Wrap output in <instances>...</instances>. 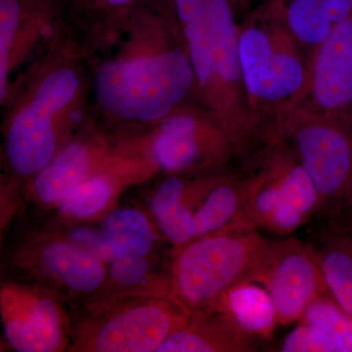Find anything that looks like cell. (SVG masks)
<instances>
[{"instance_id":"10","label":"cell","mask_w":352,"mask_h":352,"mask_svg":"<svg viewBox=\"0 0 352 352\" xmlns=\"http://www.w3.org/2000/svg\"><path fill=\"white\" fill-rule=\"evenodd\" d=\"M4 336L19 352H55L69 347L67 317L57 298L43 289L4 285L0 295Z\"/></svg>"},{"instance_id":"26","label":"cell","mask_w":352,"mask_h":352,"mask_svg":"<svg viewBox=\"0 0 352 352\" xmlns=\"http://www.w3.org/2000/svg\"><path fill=\"white\" fill-rule=\"evenodd\" d=\"M333 25H338L352 12V0H320Z\"/></svg>"},{"instance_id":"18","label":"cell","mask_w":352,"mask_h":352,"mask_svg":"<svg viewBox=\"0 0 352 352\" xmlns=\"http://www.w3.org/2000/svg\"><path fill=\"white\" fill-rule=\"evenodd\" d=\"M245 177L222 176L196 208L194 239L236 227L254 228L245 219Z\"/></svg>"},{"instance_id":"27","label":"cell","mask_w":352,"mask_h":352,"mask_svg":"<svg viewBox=\"0 0 352 352\" xmlns=\"http://www.w3.org/2000/svg\"><path fill=\"white\" fill-rule=\"evenodd\" d=\"M234 10L239 16H244L251 10L252 0H228Z\"/></svg>"},{"instance_id":"22","label":"cell","mask_w":352,"mask_h":352,"mask_svg":"<svg viewBox=\"0 0 352 352\" xmlns=\"http://www.w3.org/2000/svg\"><path fill=\"white\" fill-rule=\"evenodd\" d=\"M298 322L318 328L330 342L333 352H352V316L330 296L317 298Z\"/></svg>"},{"instance_id":"28","label":"cell","mask_w":352,"mask_h":352,"mask_svg":"<svg viewBox=\"0 0 352 352\" xmlns=\"http://www.w3.org/2000/svg\"><path fill=\"white\" fill-rule=\"evenodd\" d=\"M344 208H346L347 210H349V212H351V214L352 215V195L351 197V199H349V200L347 201L346 205L344 206Z\"/></svg>"},{"instance_id":"16","label":"cell","mask_w":352,"mask_h":352,"mask_svg":"<svg viewBox=\"0 0 352 352\" xmlns=\"http://www.w3.org/2000/svg\"><path fill=\"white\" fill-rule=\"evenodd\" d=\"M36 265L51 281L76 294L94 293L108 278L104 261L68 239L39 248Z\"/></svg>"},{"instance_id":"2","label":"cell","mask_w":352,"mask_h":352,"mask_svg":"<svg viewBox=\"0 0 352 352\" xmlns=\"http://www.w3.org/2000/svg\"><path fill=\"white\" fill-rule=\"evenodd\" d=\"M173 9L195 78V101L214 116L243 156L261 143L238 53L237 14L228 0H182Z\"/></svg>"},{"instance_id":"6","label":"cell","mask_w":352,"mask_h":352,"mask_svg":"<svg viewBox=\"0 0 352 352\" xmlns=\"http://www.w3.org/2000/svg\"><path fill=\"white\" fill-rule=\"evenodd\" d=\"M311 178L324 210L344 208L352 195V120L296 107L268 124Z\"/></svg>"},{"instance_id":"14","label":"cell","mask_w":352,"mask_h":352,"mask_svg":"<svg viewBox=\"0 0 352 352\" xmlns=\"http://www.w3.org/2000/svg\"><path fill=\"white\" fill-rule=\"evenodd\" d=\"M244 217L250 226L287 236L308 219L289 200L270 164L259 155L258 168L245 177Z\"/></svg>"},{"instance_id":"11","label":"cell","mask_w":352,"mask_h":352,"mask_svg":"<svg viewBox=\"0 0 352 352\" xmlns=\"http://www.w3.org/2000/svg\"><path fill=\"white\" fill-rule=\"evenodd\" d=\"M307 95L298 107L312 112L352 116V12L309 55Z\"/></svg>"},{"instance_id":"15","label":"cell","mask_w":352,"mask_h":352,"mask_svg":"<svg viewBox=\"0 0 352 352\" xmlns=\"http://www.w3.org/2000/svg\"><path fill=\"white\" fill-rule=\"evenodd\" d=\"M256 339L236 327L219 310L191 311L187 323L168 338L157 352H250Z\"/></svg>"},{"instance_id":"25","label":"cell","mask_w":352,"mask_h":352,"mask_svg":"<svg viewBox=\"0 0 352 352\" xmlns=\"http://www.w3.org/2000/svg\"><path fill=\"white\" fill-rule=\"evenodd\" d=\"M68 240L100 258L106 264L112 263L113 259L119 258L112 247L109 245L100 229L95 230L88 227H78L69 233Z\"/></svg>"},{"instance_id":"20","label":"cell","mask_w":352,"mask_h":352,"mask_svg":"<svg viewBox=\"0 0 352 352\" xmlns=\"http://www.w3.org/2000/svg\"><path fill=\"white\" fill-rule=\"evenodd\" d=\"M100 230L118 256H147L156 241L147 217L133 208L113 210L102 222Z\"/></svg>"},{"instance_id":"21","label":"cell","mask_w":352,"mask_h":352,"mask_svg":"<svg viewBox=\"0 0 352 352\" xmlns=\"http://www.w3.org/2000/svg\"><path fill=\"white\" fill-rule=\"evenodd\" d=\"M328 295L352 316V243L338 241L314 251Z\"/></svg>"},{"instance_id":"13","label":"cell","mask_w":352,"mask_h":352,"mask_svg":"<svg viewBox=\"0 0 352 352\" xmlns=\"http://www.w3.org/2000/svg\"><path fill=\"white\" fill-rule=\"evenodd\" d=\"M101 136L76 138L65 144L54 157L32 177L36 200L59 206L92 173L105 164L113 152Z\"/></svg>"},{"instance_id":"3","label":"cell","mask_w":352,"mask_h":352,"mask_svg":"<svg viewBox=\"0 0 352 352\" xmlns=\"http://www.w3.org/2000/svg\"><path fill=\"white\" fill-rule=\"evenodd\" d=\"M243 85L261 133L307 95L308 55L289 34L274 0L251 9L238 27Z\"/></svg>"},{"instance_id":"24","label":"cell","mask_w":352,"mask_h":352,"mask_svg":"<svg viewBox=\"0 0 352 352\" xmlns=\"http://www.w3.org/2000/svg\"><path fill=\"white\" fill-rule=\"evenodd\" d=\"M150 263L147 256H122L109 263L108 276L122 287H134L149 276Z\"/></svg>"},{"instance_id":"29","label":"cell","mask_w":352,"mask_h":352,"mask_svg":"<svg viewBox=\"0 0 352 352\" xmlns=\"http://www.w3.org/2000/svg\"><path fill=\"white\" fill-rule=\"evenodd\" d=\"M351 120H352V116H351Z\"/></svg>"},{"instance_id":"5","label":"cell","mask_w":352,"mask_h":352,"mask_svg":"<svg viewBox=\"0 0 352 352\" xmlns=\"http://www.w3.org/2000/svg\"><path fill=\"white\" fill-rule=\"evenodd\" d=\"M270 241L251 227L192 240L180 248L173 263V298L189 311L212 307L233 285L251 280Z\"/></svg>"},{"instance_id":"7","label":"cell","mask_w":352,"mask_h":352,"mask_svg":"<svg viewBox=\"0 0 352 352\" xmlns=\"http://www.w3.org/2000/svg\"><path fill=\"white\" fill-rule=\"evenodd\" d=\"M190 314L170 296L113 298L94 308L78 326L69 351L157 352L187 323Z\"/></svg>"},{"instance_id":"8","label":"cell","mask_w":352,"mask_h":352,"mask_svg":"<svg viewBox=\"0 0 352 352\" xmlns=\"http://www.w3.org/2000/svg\"><path fill=\"white\" fill-rule=\"evenodd\" d=\"M142 129L146 134L138 151L124 150L170 175L221 173L234 156H243L231 134L196 102Z\"/></svg>"},{"instance_id":"19","label":"cell","mask_w":352,"mask_h":352,"mask_svg":"<svg viewBox=\"0 0 352 352\" xmlns=\"http://www.w3.org/2000/svg\"><path fill=\"white\" fill-rule=\"evenodd\" d=\"M280 17L298 45L309 55L333 31L320 0H274Z\"/></svg>"},{"instance_id":"9","label":"cell","mask_w":352,"mask_h":352,"mask_svg":"<svg viewBox=\"0 0 352 352\" xmlns=\"http://www.w3.org/2000/svg\"><path fill=\"white\" fill-rule=\"evenodd\" d=\"M251 280L270 294L281 326L298 323L312 302L328 295L314 252L294 238L271 240Z\"/></svg>"},{"instance_id":"12","label":"cell","mask_w":352,"mask_h":352,"mask_svg":"<svg viewBox=\"0 0 352 352\" xmlns=\"http://www.w3.org/2000/svg\"><path fill=\"white\" fill-rule=\"evenodd\" d=\"M59 0H0V99L11 89V78L44 32L54 28Z\"/></svg>"},{"instance_id":"23","label":"cell","mask_w":352,"mask_h":352,"mask_svg":"<svg viewBox=\"0 0 352 352\" xmlns=\"http://www.w3.org/2000/svg\"><path fill=\"white\" fill-rule=\"evenodd\" d=\"M283 352H333L326 336L318 328L298 322L280 346Z\"/></svg>"},{"instance_id":"4","label":"cell","mask_w":352,"mask_h":352,"mask_svg":"<svg viewBox=\"0 0 352 352\" xmlns=\"http://www.w3.org/2000/svg\"><path fill=\"white\" fill-rule=\"evenodd\" d=\"M85 80L75 63L51 62L11 113L6 126L7 163L15 175L34 177L59 150L67 133L80 124Z\"/></svg>"},{"instance_id":"1","label":"cell","mask_w":352,"mask_h":352,"mask_svg":"<svg viewBox=\"0 0 352 352\" xmlns=\"http://www.w3.org/2000/svg\"><path fill=\"white\" fill-rule=\"evenodd\" d=\"M119 43L94 69L99 112L133 129L157 124L195 101V78L171 0L138 4L113 21Z\"/></svg>"},{"instance_id":"17","label":"cell","mask_w":352,"mask_h":352,"mask_svg":"<svg viewBox=\"0 0 352 352\" xmlns=\"http://www.w3.org/2000/svg\"><path fill=\"white\" fill-rule=\"evenodd\" d=\"M254 339L270 340L278 326L276 310L263 285L244 280L233 285L210 307Z\"/></svg>"}]
</instances>
